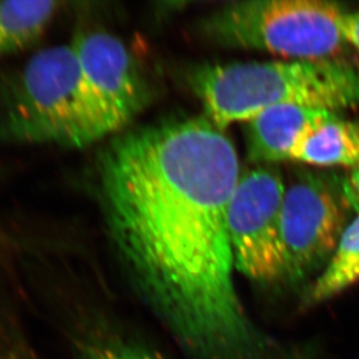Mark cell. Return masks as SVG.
<instances>
[{
	"label": "cell",
	"instance_id": "52a82bcc",
	"mask_svg": "<svg viewBox=\"0 0 359 359\" xmlns=\"http://www.w3.org/2000/svg\"><path fill=\"white\" fill-rule=\"evenodd\" d=\"M346 206L342 190L312 173L285 187L280 233L287 278L325 270L348 224Z\"/></svg>",
	"mask_w": 359,
	"mask_h": 359
},
{
	"label": "cell",
	"instance_id": "4fadbf2b",
	"mask_svg": "<svg viewBox=\"0 0 359 359\" xmlns=\"http://www.w3.org/2000/svg\"><path fill=\"white\" fill-rule=\"evenodd\" d=\"M342 194L346 205L356 213L359 212V163L351 169L342 184Z\"/></svg>",
	"mask_w": 359,
	"mask_h": 359
},
{
	"label": "cell",
	"instance_id": "277c9868",
	"mask_svg": "<svg viewBox=\"0 0 359 359\" xmlns=\"http://www.w3.org/2000/svg\"><path fill=\"white\" fill-rule=\"evenodd\" d=\"M8 104L6 130L27 143L81 147L95 142L81 97L72 46L47 48L28 61Z\"/></svg>",
	"mask_w": 359,
	"mask_h": 359
},
{
	"label": "cell",
	"instance_id": "9c48e42d",
	"mask_svg": "<svg viewBox=\"0 0 359 359\" xmlns=\"http://www.w3.org/2000/svg\"><path fill=\"white\" fill-rule=\"evenodd\" d=\"M291 161L353 169L359 163V122L339 114L325 120L302 136L292 150Z\"/></svg>",
	"mask_w": 359,
	"mask_h": 359
},
{
	"label": "cell",
	"instance_id": "ba28073f",
	"mask_svg": "<svg viewBox=\"0 0 359 359\" xmlns=\"http://www.w3.org/2000/svg\"><path fill=\"white\" fill-rule=\"evenodd\" d=\"M337 112L302 105L265 109L247 122V154L251 163L268 165L291 161L292 150L305 133Z\"/></svg>",
	"mask_w": 359,
	"mask_h": 359
},
{
	"label": "cell",
	"instance_id": "7c38bea8",
	"mask_svg": "<svg viewBox=\"0 0 359 359\" xmlns=\"http://www.w3.org/2000/svg\"><path fill=\"white\" fill-rule=\"evenodd\" d=\"M88 359H157L146 350L128 344H107L92 350Z\"/></svg>",
	"mask_w": 359,
	"mask_h": 359
},
{
	"label": "cell",
	"instance_id": "6da1fadb",
	"mask_svg": "<svg viewBox=\"0 0 359 359\" xmlns=\"http://www.w3.org/2000/svg\"><path fill=\"white\" fill-rule=\"evenodd\" d=\"M241 176L229 136L205 116L118 136L99 180L113 240L177 335L201 359H270L233 278L228 212Z\"/></svg>",
	"mask_w": 359,
	"mask_h": 359
},
{
	"label": "cell",
	"instance_id": "5bb4252c",
	"mask_svg": "<svg viewBox=\"0 0 359 359\" xmlns=\"http://www.w3.org/2000/svg\"><path fill=\"white\" fill-rule=\"evenodd\" d=\"M342 32L348 46L359 51V11L343 14Z\"/></svg>",
	"mask_w": 359,
	"mask_h": 359
},
{
	"label": "cell",
	"instance_id": "8992f818",
	"mask_svg": "<svg viewBox=\"0 0 359 359\" xmlns=\"http://www.w3.org/2000/svg\"><path fill=\"white\" fill-rule=\"evenodd\" d=\"M285 185L266 165L241 173L228 212L235 269L251 280L272 284L287 278L281 242Z\"/></svg>",
	"mask_w": 359,
	"mask_h": 359
},
{
	"label": "cell",
	"instance_id": "8fae6325",
	"mask_svg": "<svg viewBox=\"0 0 359 359\" xmlns=\"http://www.w3.org/2000/svg\"><path fill=\"white\" fill-rule=\"evenodd\" d=\"M57 6L55 1H1L0 55L18 50L36 40Z\"/></svg>",
	"mask_w": 359,
	"mask_h": 359
},
{
	"label": "cell",
	"instance_id": "7a4b0ae2",
	"mask_svg": "<svg viewBox=\"0 0 359 359\" xmlns=\"http://www.w3.org/2000/svg\"><path fill=\"white\" fill-rule=\"evenodd\" d=\"M189 83L205 118L224 130L273 106L334 112L359 106V62L344 56L205 65L190 72Z\"/></svg>",
	"mask_w": 359,
	"mask_h": 359
},
{
	"label": "cell",
	"instance_id": "3957f363",
	"mask_svg": "<svg viewBox=\"0 0 359 359\" xmlns=\"http://www.w3.org/2000/svg\"><path fill=\"white\" fill-rule=\"evenodd\" d=\"M346 10L319 0H247L227 4L203 19L200 31L221 47L261 50L285 60L342 56Z\"/></svg>",
	"mask_w": 359,
	"mask_h": 359
},
{
	"label": "cell",
	"instance_id": "5b68a950",
	"mask_svg": "<svg viewBox=\"0 0 359 359\" xmlns=\"http://www.w3.org/2000/svg\"><path fill=\"white\" fill-rule=\"evenodd\" d=\"M81 68V97L95 140L119 132L149 102V86L122 41L105 32L72 42Z\"/></svg>",
	"mask_w": 359,
	"mask_h": 359
},
{
	"label": "cell",
	"instance_id": "30bf717a",
	"mask_svg": "<svg viewBox=\"0 0 359 359\" xmlns=\"http://www.w3.org/2000/svg\"><path fill=\"white\" fill-rule=\"evenodd\" d=\"M359 283V212L346 224L332 259L309 292L312 304L327 302Z\"/></svg>",
	"mask_w": 359,
	"mask_h": 359
}]
</instances>
